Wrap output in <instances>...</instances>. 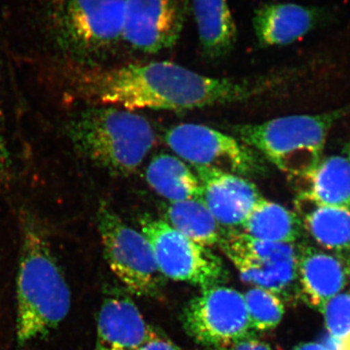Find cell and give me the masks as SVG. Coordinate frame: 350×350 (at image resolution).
Segmentation results:
<instances>
[{
    "label": "cell",
    "mask_w": 350,
    "mask_h": 350,
    "mask_svg": "<svg viewBox=\"0 0 350 350\" xmlns=\"http://www.w3.org/2000/svg\"><path fill=\"white\" fill-rule=\"evenodd\" d=\"M71 88L94 107L189 110L250 100L259 85L250 79L211 77L172 62L115 68H77Z\"/></svg>",
    "instance_id": "1"
},
{
    "label": "cell",
    "mask_w": 350,
    "mask_h": 350,
    "mask_svg": "<svg viewBox=\"0 0 350 350\" xmlns=\"http://www.w3.org/2000/svg\"><path fill=\"white\" fill-rule=\"evenodd\" d=\"M16 335L18 350L49 336L63 323L71 293L61 264L40 222L29 211L20 216Z\"/></svg>",
    "instance_id": "2"
},
{
    "label": "cell",
    "mask_w": 350,
    "mask_h": 350,
    "mask_svg": "<svg viewBox=\"0 0 350 350\" xmlns=\"http://www.w3.org/2000/svg\"><path fill=\"white\" fill-rule=\"evenodd\" d=\"M68 135L78 153L114 175L133 174L156 144L142 115L114 107H94L70 120Z\"/></svg>",
    "instance_id": "3"
},
{
    "label": "cell",
    "mask_w": 350,
    "mask_h": 350,
    "mask_svg": "<svg viewBox=\"0 0 350 350\" xmlns=\"http://www.w3.org/2000/svg\"><path fill=\"white\" fill-rule=\"evenodd\" d=\"M345 109L317 115H291L260 124L234 126L239 140L291 176L308 174L321 161L332 126Z\"/></svg>",
    "instance_id": "4"
},
{
    "label": "cell",
    "mask_w": 350,
    "mask_h": 350,
    "mask_svg": "<svg viewBox=\"0 0 350 350\" xmlns=\"http://www.w3.org/2000/svg\"><path fill=\"white\" fill-rule=\"evenodd\" d=\"M45 18L59 48L86 59L123 40L125 0H47Z\"/></svg>",
    "instance_id": "5"
},
{
    "label": "cell",
    "mask_w": 350,
    "mask_h": 350,
    "mask_svg": "<svg viewBox=\"0 0 350 350\" xmlns=\"http://www.w3.org/2000/svg\"><path fill=\"white\" fill-rule=\"evenodd\" d=\"M96 223L105 260L120 282L137 296L158 295L165 276L146 237L126 225L107 204L98 207Z\"/></svg>",
    "instance_id": "6"
},
{
    "label": "cell",
    "mask_w": 350,
    "mask_h": 350,
    "mask_svg": "<svg viewBox=\"0 0 350 350\" xmlns=\"http://www.w3.org/2000/svg\"><path fill=\"white\" fill-rule=\"evenodd\" d=\"M142 234L148 239L157 266L165 278L202 288L218 286L227 280L224 262L206 246L191 241L165 221L145 215Z\"/></svg>",
    "instance_id": "7"
},
{
    "label": "cell",
    "mask_w": 350,
    "mask_h": 350,
    "mask_svg": "<svg viewBox=\"0 0 350 350\" xmlns=\"http://www.w3.org/2000/svg\"><path fill=\"white\" fill-rule=\"evenodd\" d=\"M219 246L243 282L255 287L284 294L299 280L301 247L295 243H267L230 229L222 232Z\"/></svg>",
    "instance_id": "8"
},
{
    "label": "cell",
    "mask_w": 350,
    "mask_h": 350,
    "mask_svg": "<svg viewBox=\"0 0 350 350\" xmlns=\"http://www.w3.org/2000/svg\"><path fill=\"white\" fill-rule=\"evenodd\" d=\"M165 142L182 160L195 167H209L255 176L265 172L260 154L227 133L199 124H181L167 131Z\"/></svg>",
    "instance_id": "9"
},
{
    "label": "cell",
    "mask_w": 350,
    "mask_h": 350,
    "mask_svg": "<svg viewBox=\"0 0 350 350\" xmlns=\"http://www.w3.org/2000/svg\"><path fill=\"white\" fill-rule=\"evenodd\" d=\"M189 336L214 349L251 338V327L243 294L232 288H206L189 301L182 314Z\"/></svg>",
    "instance_id": "10"
},
{
    "label": "cell",
    "mask_w": 350,
    "mask_h": 350,
    "mask_svg": "<svg viewBox=\"0 0 350 350\" xmlns=\"http://www.w3.org/2000/svg\"><path fill=\"white\" fill-rule=\"evenodd\" d=\"M186 0H125L123 41L158 53L174 47L185 23Z\"/></svg>",
    "instance_id": "11"
},
{
    "label": "cell",
    "mask_w": 350,
    "mask_h": 350,
    "mask_svg": "<svg viewBox=\"0 0 350 350\" xmlns=\"http://www.w3.org/2000/svg\"><path fill=\"white\" fill-rule=\"evenodd\" d=\"M202 186V200L219 225L238 227L243 224L262 199L256 186L239 175L196 167Z\"/></svg>",
    "instance_id": "12"
},
{
    "label": "cell",
    "mask_w": 350,
    "mask_h": 350,
    "mask_svg": "<svg viewBox=\"0 0 350 350\" xmlns=\"http://www.w3.org/2000/svg\"><path fill=\"white\" fill-rule=\"evenodd\" d=\"M160 337L131 299H105L98 317L94 350H137Z\"/></svg>",
    "instance_id": "13"
},
{
    "label": "cell",
    "mask_w": 350,
    "mask_h": 350,
    "mask_svg": "<svg viewBox=\"0 0 350 350\" xmlns=\"http://www.w3.org/2000/svg\"><path fill=\"white\" fill-rule=\"evenodd\" d=\"M298 271L306 300L322 312L327 301L337 296L349 283L350 260L305 246L300 250Z\"/></svg>",
    "instance_id": "14"
},
{
    "label": "cell",
    "mask_w": 350,
    "mask_h": 350,
    "mask_svg": "<svg viewBox=\"0 0 350 350\" xmlns=\"http://www.w3.org/2000/svg\"><path fill=\"white\" fill-rule=\"evenodd\" d=\"M320 11L295 3H271L255 12L253 27L264 47L285 46L305 36L319 24Z\"/></svg>",
    "instance_id": "15"
},
{
    "label": "cell",
    "mask_w": 350,
    "mask_h": 350,
    "mask_svg": "<svg viewBox=\"0 0 350 350\" xmlns=\"http://www.w3.org/2000/svg\"><path fill=\"white\" fill-rule=\"evenodd\" d=\"M303 181L299 200L321 206L350 208V161L347 157L331 156L299 177Z\"/></svg>",
    "instance_id": "16"
},
{
    "label": "cell",
    "mask_w": 350,
    "mask_h": 350,
    "mask_svg": "<svg viewBox=\"0 0 350 350\" xmlns=\"http://www.w3.org/2000/svg\"><path fill=\"white\" fill-rule=\"evenodd\" d=\"M193 9L202 53L211 59L229 54L238 31L228 0H193Z\"/></svg>",
    "instance_id": "17"
},
{
    "label": "cell",
    "mask_w": 350,
    "mask_h": 350,
    "mask_svg": "<svg viewBox=\"0 0 350 350\" xmlns=\"http://www.w3.org/2000/svg\"><path fill=\"white\" fill-rule=\"evenodd\" d=\"M241 227L243 232L259 241L294 243L301 238L304 224L297 213L262 198Z\"/></svg>",
    "instance_id": "18"
},
{
    "label": "cell",
    "mask_w": 350,
    "mask_h": 350,
    "mask_svg": "<svg viewBox=\"0 0 350 350\" xmlns=\"http://www.w3.org/2000/svg\"><path fill=\"white\" fill-rule=\"evenodd\" d=\"M146 180L159 195L172 202L202 199V186L197 174L176 157L160 154L146 169Z\"/></svg>",
    "instance_id": "19"
},
{
    "label": "cell",
    "mask_w": 350,
    "mask_h": 350,
    "mask_svg": "<svg viewBox=\"0 0 350 350\" xmlns=\"http://www.w3.org/2000/svg\"><path fill=\"white\" fill-rule=\"evenodd\" d=\"M300 208H305L303 224L323 247L342 256H350V208L321 206L299 200Z\"/></svg>",
    "instance_id": "20"
},
{
    "label": "cell",
    "mask_w": 350,
    "mask_h": 350,
    "mask_svg": "<svg viewBox=\"0 0 350 350\" xmlns=\"http://www.w3.org/2000/svg\"><path fill=\"white\" fill-rule=\"evenodd\" d=\"M165 222L191 241L213 247L219 245L222 230L202 200L170 202L165 209Z\"/></svg>",
    "instance_id": "21"
},
{
    "label": "cell",
    "mask_w": 350,
    "mask_h": 350,
    "mask_svg": "<svg viewBox=\"0 0 350 350\" xmlns=\"http://www.w3.org/2000/svg\"><path fill=\"white\" fill-rule=\"evenodd\" d=\"M253 331L275 328L284 314V306L278 295L267 289L254 287L243 294Z\"/></svg>",
    "instance_id": "22"
},
{
    "label": "cell",
    "mask_w": 350,
    "mask_h": 350,
    "mask_svg": "<svg viewBox=\"0 0 350 350\" xmlns=\"http://www.w3.org/2000/svg\"><path fill=\"white\" fill-rule=\"evenodd\" d=\"M322 312L330 336L342 342L350 334V290L327 301Z\"/></svg>",
    "instance_id": "23"
},
{
    "label": "cell",
    "mask_w": 350,
    "mask_h": 350,
    "mask_svg": "<svg viewBox=\"0 0 350 350\" xmlns=\"http://www.w3.org/2000/svg\"><path fill=\"white\" fill-rule=\"evenodd\" d=\"M215 350H271V349L266 342L251 337L239 340L234 344L225 345V347H217Z\"/></svg>",
    "instance_id": "24"
},
{
    "label": "cell",
    "mask_w": 350,
    "mask_h": 350,
    "mask_svg": "<svg viewBox=\"0 0 350 350\" xmlns=\"http://www.w3.org/2000/svg\"><path fill=\"white\" fill-rule=\"evenodd\" d=\"M11 170V159L5 140L0 133V185L8 179Z\"/></svg>",
    "instance_id": "25"
},
{
    "label": "cell",
    "mask_w": 350,
    "mask_h": 350,
    "mask_svg": "<svg viewBox=\"0 0 350 350\" xmlns=\"http://www.w3.org/2000/svg\"><path fill=\"white\" fill-rule=\"evenodd\" d=\"M137 350H181L174 342L161 337L154 338Z\"/></svg>",
    "instance_id": "26"
},
{
    "label": "cell",
    "mask_w": 350,
    "mask_h": 350,
    "mask_svg": "<svg viewBox=\"0 0 350 350\" xmlns=\"http://www.w3.org/2000/svg\"><path fill=\"white\" fill-rule=\"evenodd\" d=\"M294 350H326L325 347L322 345L319 344H306L301 345L300 347H297Z\"/></svg>",
    "instance_id": "27"
},
{
    "label": "cell",
    "mask_w": 350,
    "mask_h": 350,
    "mask_svg": "<svg viewBox=\"0 0 350 350\" xmlns=\"http://www.w3.org/2000/svg\"><path fill=\"white\" fill-rule=\"evenodd\" d=\"M340 350H350V334L340 344Z\"/></svg>",
    "instance_id": "28"
},
{
    "label": "cell",
    "mask_w": 350,
    "mask_h": 350,
    "mask_svg": "<svg viewBox=\"0 0 350 350\" xmlns=\"http://www.w3.org/2000/svg\"><path fill=\"white\" fill-rule=\"evenodd\" d=\"M347 156H349L347 157V158H349L350 161V144L349 145V147H347Z\"/></svg>",
    "instance_id": "29"
}]
</instances>
